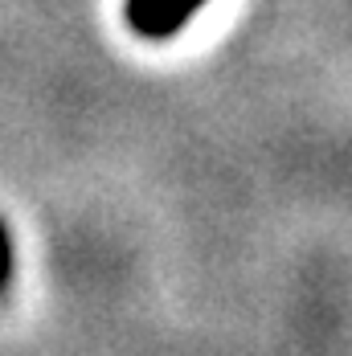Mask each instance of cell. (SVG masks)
<instances>
[{
	"label": "cell",
	"mask_w": 352,
	"mask_h": 356,
	"mask_svg": "<svg viewBox=\"0 0 352 356\" xmlns=\"http://www.w3.org/2000/svg\"><path fill=\"white\" fill-rule=\"evenodd\" d=\"M209 0H127L123 4V21L127 29L143 41H164V37H176L189 17L197 8H205Z\"/></svg>",
	"instance_id": "obj_1"
},
{
	"label": "cell",
	"mask_w": 352,
	"mask_h": 356,
	"mask_svg": "<svg viewBox=\"0 0 352 356\" xmlns=\"http://www.w3.org/2000/svg\"><path fill=\"white\" fill-rule=\"evenodd\" d=\"M13 283V238H8V225L0 221V295Z\"/></svg>",
	"instance_id": "obj_2"
}]
</instances>
